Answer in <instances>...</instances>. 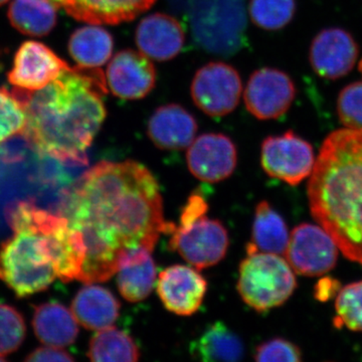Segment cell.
Listing matches in <instances>:
<instances>
[{
    "label": "cell",
    "mask_w": 362,
    "mask_h": 362,
    "mask_svg": "<svg viewBox=\"0 0 362 362\" xmlns=\"http://www.w3.org/2000/svg\"><path fill=\"white\" fill-rule=\"evenodd\" d=\"M25 361L30 362H44V361H73L74 358L65 351L62 349V347L51 346L47 345V347H40L32 352L26 358Z\"/></svg>",
    "instance_id": "cell-35"
},
{
    "label": "cell",
    "mask_w": 362,
    "mask_h": 362,
    "mask_svg": "<svg viewBox=\"0 0 362 362\" xmlns=\"http://www.w3.org/2000/svg\"><path fill=\"white\" fill-rule=\"evenodd\" d=\"M296 11L295 0H251L252 23L266 30H278L292 21Z\"/></svg>",
    "instance_id": "cell-29"
},
{
    "label": "cell",
    "mask_w": 362,
    "mask_h": 362,
    "mask_svg": "<svg viewBox=\"0 0 362 362\" xmlns=\"http://www.w3.org/2000/svg\"><path fill=\"white\" fill-rule=\"evenodd\" d=\"M25 319L9 305L0 304V356L20 349L25 337Z\"/></svg>",
    "instance_id": "cell-32"
},
{
    "label": "cell",
    "mask_w": 362,
    "mask_h": 362,
    "mask_svg": "<svg viewBox=\"0 0 362 362\" xmlns=\"http://www.w3.org/2000/svg\"><path fill=\"white\" fill-rule=\"evenodd\" d=\"M68 66L47 45L30 40L16 52L7 78L16 89L35 92L47 87Z\"/></svg>",
    "instance_id": "cell-15"
},
{
    "label": "cell",
    "mask_w": 362,
    "mask_h": 362,
    "mask_svg": "<svg viewBox=\"0 0 362 362\" xmlns=\"http://www.w3.org/2000/svg\"><path fill=\"white\" fill-rule=\"evenodd\" d=\"M359 71H361V73L362 74V59L361 61V63H359Z\"/></svg>",
    "instance_id": "cell-39"
},
{
    "label": "cell",
    "mask_w": 362,
    "mask_h": 362,
    "mask_svg": "<svg viewBox=\"0 0 362 362\" xmlns=\"http://www.w3.org/2000/svg\"><path fill=\"white\" fill-rule=\"evenodd\" d=\"M334 325L362 331V281L343 288L337 296Z\"/></svg>",
    "instance_id": "cell-31"
},
{
    "label": "cell",
    "mask_w": 362,
    "mask_h": 362,
    "mask_svg": "<svg viewBox=\"0 0 362 362\" xmlns=\"http://www.w3.org/2000/svg\"><path fill=\"white\" fill-rule=\"evenodd\" d=\"M59 216L82 235L86 257L78 280L105 282L121 259L136 251L153 252L164 220L160 187L149 169L132 160L101 161L86 171L65 194Z\"/></svg>",
    "instance_id": "cell-1"
},
{
    "label": "cell",
    "mask_w": 362,
    "mask_h": 362,
    "mask_svg": "<svg viewBox=\"0 0 362 362\" xmlns=\"http://www.w3.org/2000/svg\"><path fill=\"white\" fill-rule=\"evenodd\" d=\"M289 243L287 225L268 202H259L255 211L252 237L247 245V255L255 252L285 254Z\"/></svg>",
    "instance_id": "cell-25"
},
{
    "label": "cell",
    "mask_w": 362,
    "mask_h": 362,
    "mask_svg": "<svg viewBox=\"0 0 362 362\" xmlns=\"http://www.w3.org/2000/svg\"><path fill=\"white\" fill-rule=\"evenodd\" d=\"M49 1L52 2L57 7H62L65 0H49Z\"/></svg>",
    "instance_id": "cell-37"
},
{
    "label": "cell",
    "mask_w": 362,
    "mask_h": 362,
    "mask_svg": "<svg viewBox=\"0 0 362 362\" xmlns=\"http://www.w3.org/2000/svg\"><path fill=\"white\" fill-rule=\"evenodd\" d=\"M120 302L106 288L97 285L83 287L71 302V312L86 329L102 330L118 319Z\"/></svg>",
    "instance_id": "cell-21"
},
{
    "label": "cell",
    "mask_w": 362,
    "mask_h": 362,
    "mask_svg": "<svg viewBox=\"0 0 362 362\" xmlns=\"http://www.w3.org/2000/svg\"><path fill=\"white\" fill-rule=\"evenodd\" d=\"M26 124L25 103L16 90L0 88V143L21 135Z\"/></svg>",
    "instance_id": "cell-30"
},
{
    "label": "cell",
    "mask_w": 362,
    "mask_h": 362,
    "mask_svg": "<svg viewBox=\"0 0 362 362\" xmlns=\"http://www.w3.org/2000/svg\"><path fill=\"white\" fill-rule=\"evenodd\" d=\"M187 11L192 37L204 51L228 57L246 42L245 0H188Z\"/></svg>",
    "instance_id": "cell-6"
},
{
    "label": "cell",
    "mask_w": 362,
    "mask_h": 362,
    "mask_svg": "<svg viewBox=\"0 0 362 362\" xmlns=\"http://www.w3.org/2000/svg\"><path fill=\"white\" fill-rule=\"evenodd\" d=\"M7 1H8V0H0V6H4Z\"/></svg>",
    "instance_id": "cell-38"
},
{
    "label": "cell",
    "mask_w": 362,
    "mask_h": 362,
    "mask_svg": "<svg viewBox=\"0 0 362 362\" xmlns=\"http://www.w3.org/2000/svg\"><path fill=\"white\" fill-rule=\"evenodd\" d=\"M156 0H65L71 18L90 25H119L135 20Z\"/></svg>",
    "instance_id": "cell-20"
},
{
    "label": "cell",
    "mask_w": 362,
    "mask_h": 362,
    "mask_svg": "<svg viewBox=\"0 0 362 362\" xmlns=\"http://www.w3.org/2000/svg\"><path fill=\"white\" fill-rule=\"evenodd\" d=\"M296 95L291 78L277 69L264 68L250 77L244 100L247 110L259 120L285 115Z\"/></svg>",
    "instance_id": "cell-12"
},
{
    "label": "cell",
    "mask_w": 362,
    "mask_h": 362,
    "mask_svg": "<svg viewBox=\"0 0 362 362\" xmlns=\"http://www.w3.org/2000/svg\"><path fill=\"white\" fill-rule=\"evenodd\" d=\"M197 132L194 117L177 104L164 105L157 108L147 125L150 140L163 150L187 148L195 139Z\"/></svg>",
    "instance_id": "cell-19"
},
{
    "label": "cell",
    "mask_w": 362,
    "mask_h": 362,
    "mask_svg": "<svg viewBox=\"0 0 362 362\" xmlns=\"http://www.w3.org/2000/svg\"><path fill=\"white\" fill-rule=\"evenodd\" d=\"M358 47L350 33L341 28H327L316 35L310 47V63L317 75L337 80L356 65Z\"/></svg>",
    "instance_id": "cell-17"
},
{
    "label": "cell",
    "mask_w": 362,
    "mask_h": 362,
    "mask_svg": "<svg viewBox=\"0 0 362 362\" xmlns=\"http://www.w3.org/2000/svg\"><path fill=\"white\" fill-rule=\"evenodd\" d=\"M190 354L197 361H240L245 356V344L237 333L216 321L192 342Z\"/></svg>",
    "instance_id": "cell-24"
},
{
    "label": "cell",
    "mask_w": 362,
    "mask_h": 362,
    "mask_svg": "<svg viewBox=\"0 0 362 362\" xmlns=\"http://www.w3.org/2000/svg\"><path fill=\"white\" fill-rule=\"evenodd\" d=\"M0 361H6L4 356H0Z\"/></svg>",
    "instance_id": "cell-40"
},
{
    "label": "cell",
    "mask_w": 362,
    "mask_h": 362,
    "mask_svg": "<svg viewBox=\"0 0 362 362\" xmlns=\"http://www.w3.org/2000/svg\"><path fill=\"white\" fill-rule=\"evenodd\" d=\"M338 116L343 125L362 129V82L345 87L338 97Z\"/></svg>",
    "instance_id": "cell-33"
},
{
    "label": "cell",
    "mask_w": 362,
    "mask_h": 362,
    "mask_svg": "<svg viewBox=\"0 0 362 362\" xmlns=\"http://www.w3.org/2000/svg\"><path fill=\"white\" fill-rule=\"evenodd\" d=\"M243 83L233 66L211 62L202 66L192 80V100L199 110L211 117L232 113L240 103Z\"/></svg>",
    "instance_id": "cell-8"
},
{
    "label": "cell",
    "mask_w": 362,
    "mask_h": 362,
    "mask_svg": "<svg viewBox=\"0 0 362 362\" xmlns=\"http://www.w3.org/2000/svg\"><path fill=\"white\" fill-rule=\"evenodd\" d=\"M106 76L98 68L68 66L44 89H16L25 103L21 137L42 156L66 165L88 164V149L106 118Z\"/></svg>",
    "instance_id": "cell-2"
},
{
    "label": "cell",
    "mask_w": 362,
    "mask_h": 362,
    "mask_svg": "<svg viewBox=\"0 0 362 362\" xmlns=\"http://www.w3.org/2000/svg\"><path fill=\"white\" fill-rule=\"evenodd\" d=\"M337 247L325 230L310 223H302L293 230L285 254L293 270L300 275L313 277L334 268Z\"/></svg>",
    "instance_id": "cell-10"
},
{
    "label": "cell",
    "mask_w": 362,
    "mask_h": 362,
    "mask_svg": "<svg viewBox=\"0 0 362 362\" xmlns=\"http://www.w3.org/2000/svg\"><path fill=\"white\" fill-rule=\"evenodd\" d=\"M314 218L346 258L362 264V129L331 133L308 185Z\"/></svg>",
    "instance_id": "cell-3"
},
{
    "label": "cell",
    "mask_w": 362,
    "mask_h": 362,
    "mask_svg": "<svg viewBox=\"0 0 362 362\" xmlns=\"http://www.w3.org/2000/svg\"><path fill=\"white\" fill-rule=\"evenodd\" d=\"M339 283L332 278H324L315 287V298L319 301H327L339 291Z\"/></svg>",
    "instance_id": "cell-36"
},
{
    "label": "cell",
    "mask_w": 362,
    "mask_h": 362,
    "mask_svg": "<svg viewBox=\"0 0 362 362\" xmlns=\"http://www.w3.org/2000/svg\"><path fill=\"white\" fill-rule=\"evenodd\" d=\"M187 148L188 168L194 177L204 182L225 180L237 168V147L225 134L206 133L195 138Z\"/></svg>",
    "instance_id": "cell-13"
},
{
    "label": "cell",
    "mask_w": 362,
    "mask_h": 362,
    "mask_svg": "<svg viewBox=\"0 0 362 362\" xmlns=\"http://www.w3.org/2000/svg\"><path fill=\"white\" fill-rule=\"evenodd\" d=\"M33 326L35 335L45 345L65 347L73 344L78 337L77 319L58 302L35 307Z\"/></svg>",
    "instance_id": "cell-23"
},
{
    "label": "cell",
    "mask_w": 362,
    "mask_h": 362,
    "mask_svg": "<svg viewBox=\"0 0 362 362\" xmlns=\"http://www.w3.org/2000/svg\"><path fill=\"white\" fill-rule=\"evenodd\" d=\"M106 81L114 96L139 100L156 87V69L143 52L124 49L117 52L109 63Z\"/></svg>",
    "instance_id": "cell-14"
},
{
    "label": "cell",
    "mask_w": 362,
    "mask_h": 362,
    "mask_svg": "<svg viewBox=\"0 0 362 362\" xmlns=\"http://www.w3.org/2000/svg\"><path fill=\"white\" fill-rule=\"evenodd\" d=\"M254 358L261 362H297L302 361V352L296 344L289 340L273 338L256 347Z\"/></svg>",
    "instance_id": "cell-34"
},
{
    "label": "cell",
    "mask_w": 362,
    "mask_h": 362,
    "mask_svg": "<svg viewBox=\"0 0 362 362\" xmlns=\"http://www.w3.org/2000/svg\"><path fill=\"white\" fill-rule=\"evenodd\" d=\"M57 7L49 0H13L8 18L18 32L32 37H44L57 23Z\"/></svg>",
    "instance_id": "cell-27"
},
{
    "label": "cell",
    "mask_w": 362,
    "mask_h": 362,
    "mask_svg": "<svg viewBox=\"0 0 362 362\" xmlns=\"http://www.w3.org/2000/svg\"><path fill=\"white\" fill-rule=\"evenodd\" d=\"M148 250L140 249L126 255L117 271L119 292L127 301H142L149 296L156 281V266Z\"/></svg>",
    "instance_id": "cell-22"
},
{
    "label": "cell",
    "mask_w": 362,
    "mask_h": 362,
    "mask_svg": "<svg viewBox=\"0 0 362 362\" xmlns=\"http://www.w3.org/2000/svg\"><path fill=\"white\" fill-rule=\"evenodd\" d=\"M35 211L30 202L11 207L8 223L14 235L0 247V280L20 298L45 291L58 278Z\"/></svg>",
    "instance_id": "cell-4"
},
{
    "label": "cell",
    "mask_w": 362,
    "mask_h": 362,
    "mask_svg": "<svg viewBox=\"0 0 362 362\" xmlns=\"http://www.w3.org/2000/svg\"><path fill=\"white\" fill-rule=\"evenodd\" d=\"M185 40V30L180 21L165 13L146 16L136 30L139 51L159 62L175 58L182 49Z\"/></svg>",
    "instance_id": "cell-18"
},
{
    "label": "cell",
    "mask_w": 362,
    "mask_h": 362,
    "mask_svg": "<svg viewBox=\"0 0 362 362\" xmlns=\"http://www.w3.org/2000/svg\"><path fill=\"white\" fill-rule=\"evenodd\" d=\"M114 40L110 33L100 26L78 28L71 35L69 52L71 58L83 68H99L111 59Z\"/></svg>",
    "instance_id": "cell-26"
},
{
    "label": "cell",
    "mask_w": 362,
    "mask_h": 362,
    "mask_svg": "<svg viewBox=\"0 0 362 362\" xmlns=\"http://www.w3.org/2000/svg\"><path fill=\"white\" fill-rule=\"evenodd\" d=\"M296 287L289 263L278 255L255 252L240 263L238 292L243 301L257 312L284 304Z\"/></svg>",
    "instance_id": "cell-7"
},
{
    "label": "cell",
    "mask_w": 362,
    "mask_h": 362,
    "mask_svg": "<svg viewBox=\"0 0 362 362\" xmlns=\"http://www.w3.org/2000/svg\"><path fill=\"white\" fill-rule=\"evenodd\" d=\"M139 347L125 331L114 327L99 330L90 339L88 357L98 362H135L139 361Z\"/></svg>",
    "instance_id": "cell-28"
},
{
    "label": "cell",
    "mask_w": 362,
    "mask_h": 362,
    "mask_svg": "<svg viewBox=\"0 0 362 362\" xmlns=\"http://www.w3.org/2000/svg\"><path fill=\"white\" fill-rule=\"evenodd\" d=\"M37 223L47 237L57 277L62 282L78 280L86 257L82 235L71 228L68 220L37 207Z\"/></svg>",
    "instance_id": "cell-11"
},
{
    "label": "cell",
    "mask_w": 362,
    "mask_h": 362,
    "mask_svg": "<svg viewBox=\"0 0 362 362\" xmlns=\"http://www.w3.org/2000/svg\"><path fill=\"white\" fill-rule=\"evenodd\" d=\"M209 204L201 194H192L181 211L169 247L199 270L220 263L228 252L230 239L221 221L207 218Z\"/></svg>",
    "instance_id": "cell-5"
},
{
    "label": "cell",
    "mask_w": 362,
    "mask_h": 362,
    "mask_svg": "<svg viewBox=\"0 0 362 362\" xmlns=\"http://www.w3.org/2000/svg\"><path fill=\"white\" fill-rule=\"evenodd\" d=\"M261 164L270 177L295 187L311 175L315 156L310 143L288 131L264 140Z\"/></svg>",
    "instance_id": "cell-9"
},
{
    "label": "cell",
    "mask_w": 362,
    "mask_h": 362,
    "mask_svg": "<svg viewBox=\"0 0 362 362\" xmlns=\"http://www.w3.org/2000/svg\"><path fill=\"white\" fill-rule=\"evenodd\" d=\"M156 289L162 304L169 312L190 316L201 308L207 282L192 267L173 265L159 274Z\"/></svg>",
    "instance_id": "cell-16"
}]
</instances>
